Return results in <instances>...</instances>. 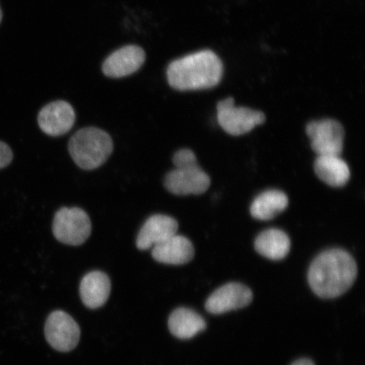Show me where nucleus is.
I'll list each match as a JSON object with an SVG mask.
<instances>
[{
	"label": "nucleus",
	"mask_w": 365,
	"mask_h": 365,
	"mask_svg": "<svg viewBox=\"0 0 365 365\" xmlns=\"http://www.w3.org/2000/svg\"><path fill=\"white\" fill-rule=\"evenodd\" d=\"M358 267L346 250L324 251L314 259L308 272L310 287L319 298L335 299L344 294L357 277Z\"/></svg>",
	"instance_id": "nucleus-1"
},
{
	"label": "nucleus",
	"mask_w": 365,
	"mask_h": 365,
	"mask_svg": "<svg viewBox=\"0 0 365 365\" xmlns=\"http://www.w3.org/2000/svg\"><path fill=\"white\" fill-rule=\"evenodd\" d=\"M223 66L211 50L189 54L168 66V83L178 91H198L214 88L221 81Z\"/></svg>",
	"instance_id": "nucleus-2"
},
{
	"label": "nucleus",
	"mask_w": 365,
	"mask_h": 365,
	"mask_svg": "<svg viewBox=\"0 0 365 365\" xmlns=\"http://www.w3.org/2000/svg\"><path fill=\"white\" fill-rule=\"evenodd\" d=\"M113 140L98 128H84L76 132L68 143V152L76 165L85 170L102 166L113 153Z\"/></svg>",
	"instance_id": "nucleus-3"
},
{
	"label": "nucleus",
	"mask_w": 365,
	"mask_h": 365,
	"mask_svg": "<svg viewBox=\"0 0 365 365\" xmlns=\"http://www.w3.org/2000/svg\"><path fill=\"white\" fill-rule=\"evenodd\" d=\"M90 217L84 210L78 207H63L56 214L53 223L54 237L68 245H81L91 235Z\"/></svg>",
	"instance_id": "nucleus-4"
},
{
	"label": "nucleus",
	"mask_w": 365,
	"mask_h": 365,
	"mask_svg": "<svg viewBox=\"0 0 365 365\" xmlns=\"http://www.w3.org/2000/svg\"><path fill=\"white\" fill-rule=\"evenodd\" d=\"M217 121L227 134L242 135L249 133L255 127L264 124L266 116L261 111L249 108L235 107V100L227 98L217 106Z\"/></svg>",
	"instance_id": "nucleus-5"
},
{
	"label": "nucleus",
	"mask_w": 365,
	"mask_h": 365,
	"mask_svg": "<svg viewBox=\"0 0 365 365\" xmlns=\"http://www.w3.org/2000/svg\"><path fill=\"white\" fill-rule=\"evenodd\" d=\"M307 134L318 156H340L344 149L345 132L339 121L322 120L309 123Z\"/></svg>",
	"instance_id": "nucleus-6"
},
{
	"label": "nucleus",
	"mask_w": 365,
	"mask_h": 365,
	"mask_svg": "<svg viewBox=\"0 0 365 365\" xmlns=\"http://www.w3.org/2000/svg\"><path fill=\"white\" fill-rule=\"evenodd\" d=\"M45 336L54 349L70 352L78 344L81 330L70 314L58 310L50 314L46 322Z\"/></svg>",
	"instance_id": "nucleus-7"
},
{
	"label": "nucleus",
	"mask_w": 365,
	"mask_h": 365,
	"mask_svg": "<svg viewBox=\"0 0 365 365\" xmlns=\"http://www.w3.org/2000/svg\"><path fill=\"white\" fill-rule=\"evenodd\" d=\"M211 185V179L198 163L175 168L164 179V186L170 193L177 195H202Z\"/></svg>",
	"instance_id": "nucleus-8"
},
{
	"label": "nucleus",
	"mask_w": 365,
	"mask_h": 365,
	"mask_svg": "<svg viewBox=\"0 0 365 365\" xmlns=\"http://www.w3.org/2000/svg\"><path fill=\"white\" fill-rule=\"evenodd\" d=\"M252 299V291L248 287L239 282H230L210 295L205 307L209 313L221 314L248 307Z\"/></svg>",
	"instance_id": "nucleus-9"
},
{
	"label": "nucleus",
	"mask_w": 365,
	"mask_h": 365,
	"mask_svg": "<svg viewBox=\"0 0 365 365\" xmlns=\"http://www.w3.org/2000/svg\"><path fill=\"white\" fill-rule=\"evenodd\" d=\"M76 121V113L71 105L66 101H56L46 105L38 114V125L45 134L59 136L68 133Z\"/></svg>",
	"instance_id": "nucleus-10"
},
{
	"label": "nucleus",
	"mask_w": 365,
	"mask_h": 365,
	"mask_svg": "<svg viewBox=\"0 0 365 365\" xmlns=\"http://www.w3.org/2000/svg\"><path fill=\"white\" fill-rule=\"evenodd\" d=\"M145 53L135 45L125 46L109 56L103 65L104 75L110 78H122L134 74L143 66Z\"/></svg>",
	"instance_id": "nucleus-11"
},
{
	"label": "nucleus",
	"mask_w": 365,
	"mask_h": 365,
	"mask_svg": "<svg viewBox=\"0 0 365 365\" xmlns=\"http://www.w3.org/2000/svg\"><path fill=\"white\" fill-rule=\"evenodd\" d=\"M178 228V222L170 216L157 214L150 217L137 236V248L140 250L153 248L154 246L177 235Z\"/></svg>",
	"instance_id": "nucleus-12"
},
{
	"label": "nucleus",
	"mask_w": 365,
	"mask_h": 365,
	"mask_svg": "<svg viewBox=\"0 0 365 365\" xmlns=\"http://www.w3.org/2000/svg\"><path fill=\"white\" fill-rule=\"evenodd\" d=\"M152 255L158 262L179 266L192 261L195 248L186 237L175 235L154 246Z\"/></svg>",
	"instance_id": "nucleus-13"
},
{
	"label": "nucleus",
	"mask_w": 365,
	"mask_h": 365,
	"mask_svg": "<svg viewBox=\"0 0 365 365\" xmlns=\"http://www.w3.org/2000/svg\"><path fill=\"white\" fill-rule=\"evenodd\" d=\"M111 282L104 272L94 271L86 274L81 282L80 294L86 307L98 309L107 302Z\"/></svg>",
	"instance_id": "nucleus-14"
},
{
	"label": "nucleus",
	"mask_w": 365,
	"mask_h": 365,
	"mask_svg": "<svg viewBox=\"0 0 365 365\" xmlns=\"http://www.w3.org/2000/svg\"><path fill=\"white\" fill-rule=\"evenodd\" d=\"M255 248L264 257L272 261H281L289 255L291 241L284 231L271 228L257 236Z\"/></svg>",
	"instance_id": "nucleus-15"
},
{
	"label": "nucleus",
	"mask_w": 365,
	"mask_h": 365,
	"mask_svg": "<svg viewBox=\"0 0 365 365\" xmlns=\"http://www.w3.org/2000/svg\"><path fill=\"white\" fill-rule=\"evenodd\" d=\"M207 327L202 317L193 309L179 308L168 319V328L172 334L180 339H190Z\"/></svg>",
	"instance_id": "nucleus-16"
},
{
	"label": "nucleus",
	"mask_w": 365,
	"mask_h": 365,
	"mask_svg": "<svg viewBox=\"0 0 365 365\" xmlns=\"http://www.w3.org/2000/svg\"><path fill=\"white\" fill-rule=\"evenodd\" d=\"M314 168L319 179L331 187L344 186L350 179L349 167L340 156H318Z\"/></svg>",
	"instance_id": "nucleus-17"
},
{
	"label": "nucleus",
	"mask_w": 365,
	"mask_h": 365,
	"mask_svg": "<svg viewBox=\"0 0 365 365\" xmlns=\"http://www.w3.org/2000/svg\"><path fill=\"white\" fill-rule=\"evenodd\" d=\"M289 205V198L282 191H264L255 199L250 207L251 215L257 220L268 221L279 215Z\"/></svg>",
	"instance_id": "nucleus-18"
},
{
	"label": "nucleus",
	"mask_w": 365,
	"mask_h": 365,
	"mask_svg": "<svg viewBox=\"0 0 365 365\" xmlns=\"http://www.w3.org/2000/svg\"><path fill=\"white\" fill-rule=\"evenodd\" d=\"M173 163L175 168H182L193 165L197 163L195 153L190 149H180L175 154Z\"/></svg>",
	"instance_id": "nucleus-19"
},
{
	"label": "nucleus",
	"mask_w": 365,
	"mask_h": 365,
	"mask_svg": "<svg viewBox=\"0 0 365 365\" xmlns=\"http://www.w3.org/2000/svg\"><path fill=\"white\" fill-rule=\"evenodd\" d=\"M13 160V153L6 143L0 140V170L10 165Z\"/></svg>",
	"instance_id": "nucleus-20"
},
{
	"label": "nucleus",
	"mask_w": 365,
	"mask_h": 365,
	"mask_svg": "<svg viewBox=\"0 0 365 365\" xmlns=\"http://www.w3.org/2000/svg\"><path fill=\"white\" fill-rule=\"evenodd\" d=\"M292 365H314L312 360H310L309 359H301L299 360H296V361Z\"/></svg>",
	"instance_id": "nucleus-21"
},
{
	"label": "nucleus",
	"mask_w": 365,
	"mask_h": 365,
	"mask_svg": "<svg viewBox=\"0 0 365 365\" xmlns=\"http://www.w3.org/2000/svg\"><path fill=\"white\" fill-rule=\"evenodd\" d=\"M2 18H3V14H2L1 8H0V23H1Z\"/></svg>",
	"instance_id": "nucleus-22"
}]
</instances>
